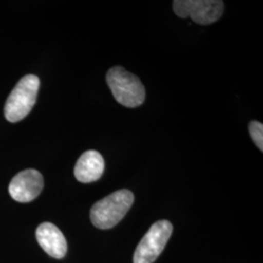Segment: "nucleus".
<instances>
[{
	"instance_id": "obj_1",
	"label": "nucleus",
	"mask_w": 263,
	"mask_h": 263,
	"mask_svg": "<svg viewBox=\"0 0 263 263\" xmlns=\"http://www.w3.org/2000/svg\"><path fill=\"white\" fill-rule=\"evenodd\" d=\"M134 194L130 190L121 189L97 202L91 209L92 223L99 229H110L126 216L134 203Z\"/></svg>"
},
{
	"instance_id": "obj_2",
	"label": "nucleus",
	"mask_w": 263,
	"mask_h": 263,
	"mask_svg": "<svg viewBox=\"0 0 263 263\" xmlns=\"http://www.w3.org/2000/svg\"><path fill=\"white\" fill-rule=\"evenodd\" d=\"M106 82L115 100L126 107H138L145 100V89L138 76L122 66L111 67L106 73Z\"/></svg>"
},
{
	"instance_id": "obj_3",
	"label": "nucleus",
	"mask_w": 263,
	"mask_h": 263,
	"mask_svg": "<svg viewBox=\"0 0 263 263\" xmlns=\"http://www.w3.org/2000/svg\"><path fill=\"white\" fill-rule=\"evenodd\" d=\"M40 80L37 76L28 74L23 77L9 95L4 114L11 123L19 122L31 111L36 103Z\"/></svg>"
},
{
	"instance_id": "obj_4",
	"label": "nucleus",
	"mask_w": 263,
	"mask_h": 263,
	"mask_svg": "<svg viewBox=\"0 0 263 263\" xmlns=\"http://www.w3.org/2000/svg\"><path fill=\"white\" fill-rule=\"evenodd\" d=\"M173 226L168 220L156 221L138 245L134 254V263L154 262L169 241Z\"/></svg>"
},
{
	"instance_id": "obj_5",
	"label": "nucleus",
	"mask_w": 263,
	"mask_h": 263,
	"mask_svg": "<svg viewBox=\"0 0 263 263\" xmlns=\"http://www.w3.org/2000/svg\"><path fill=\"white\" fill-rule=\"evenodd\" d=\"M173 9L179 18L190 17L200 25H210L220 19L224 3L219 0H175Z\"/></svg>"
},
{
	"instance_id": "obj_6",
	"label": "nucleus",
	"mask_w": 263,
	"mask_h": 263,
	"mask_svg": "<svg viewBox=\"0 0 263 263\" xmlns=\"http://www.w3.org/2000/svg\"><path fill=\"white\" fill-rule=\"evenodd\" d=\"M44 186L42 175L34 169L23 171L11 180L9 193L11 197L20 203H28L39 196Z\"/></svg>"
},
{
	"instance_id": "obj_7",
	"label": "nucleus",
	"mask_w": 263,
	"mask_h": 263,
	"mask_svg": "<svg viewBox=\"0 0 263 263\" xmlns=\"http://www.w3.org/2000/svg\"><path fill=\"white\" fill-rule=\"evenodd\" d=\"M36 240L39 246L50 256L61 259L67 252V243L62 231L51 222H43L36 229Z\"/></svg>"
},
{
	"instance_id": "obj_8",
	"label": "nucleus",
	"mask_w": 263,
	"mask_h": 263,
	"mask_svg": "<svg viewBox=\"0 0 263 263\" xmlns=\"http://www.w3.org/2000/svg\"><path fill=\"white\" fill-rule=\"evenodd\" d=\"M104 171V157L100 152L88 151L77 161L74 167L76 179L82 183H90L101 179Z\"/></svg>"
},
{
	"instance_id": "obj_9",
	"label": "nucleus",
	"mask_w": 263,
	"mask_h": 263,
	"mask_svg": "<svg viewBox=\"0 0 263 263\" xmlns=\"http://www.w3.org/2000/svg\"><path fill=\"white\" fill-rule=\"evenodd\" d=\"M249 132L256 146L263 151V125L257 121H252L249 125Z\"/></svg>"
}]
</instances>
